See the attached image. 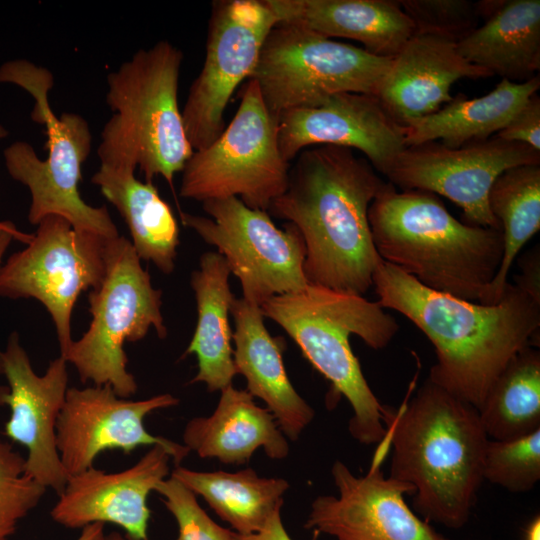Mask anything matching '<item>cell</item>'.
<instances>
[{
  "label": "cell",
  "instance_id": "14",
  "mask_svg": "<svg viewBox=\"0 0 540 540\" xmlns=\"http://www.w3.org/2000/svg\"><path fill=\"white\" fill-rule=\"evenodd\" d=\"M540 163V151L497 136L449 148L437 141L406 146L383 175L400 190L444 196L462 209L463 222L501 230L489 192L504 171Z\"/></svg>",
  "mask_w": 540,
  "mask_h": 540
},
{
  "label": "cell",
  "instance_id": "3",
  "mask_svg": "<svg viewBox=\"0 0 540 540\" xmlns=\"http://www.w3.org/2000/svg\"><path fill=\"white\" fill-rule=\"evenodd\" d=\"M389 477L414 489L423 520L449 529L469 521L483 478L489 440L479 411L429 379L399 408L385 405Z\"/></svg>",
  "mask_w": 540,
  "mask_h": 540
},
{
  "label": "cell",
  "instance_id": "42",
  "mask_svg": "<svg viewBox=\"0 0 540 540\" xmlns=\"http://www.w3.org/2000/svg\"><path fill=\"white\" fill-rule=\"evenodd\" d=\"M97 540H134L133 538L129 537L127 534H122L117 531H112L108 534H103L101 537H99Z\"/></svg>",
  "mask_w": 540,
  "mask_h": 540
},
{
  "label": "cell",
  "instance_id": "12",
  "mask_svg": "<svg viewBox=\"0 0 540 540\" xmlns=\"http://www.w3.org/2000/svg\"><path fill=\"white\" fill-rule=\"evenodd\" d=\"M108 240L49 215L27 246L0 265V296L38 300L55 325L61 356L73 342L71 315L79 295L104 279Z\"/></svg>",
  "mask_w": 540,
  "mask_h": 540
},
{
  "label": "cell",
  "instance_id": "21",
  "mask_svg": "<svg viewBox=\"0 0 540 540\" xmlns=\"http://www.w3.org/2000/svg\"><path fill=\"white\" fill-rule=\"evenodd\" d=\"M230 313L235 325L232 340L237 374L246 379V390L265 402L283 434L297 440L313 420L314 410L288 378L281 342L268 332L259 305L235 298Z\"/></svg>",
  "mask_w": 540,
  "mask_h": 540
},
{
  "label": "cell",
  "instance_id": "41",
  "mask_svg": "<svg viewBox=\"0 0 540 540\" xmlns=\"http://www.w3.org/2000/svg\"><path fill=\"white\" fill-rule=\"evenodd\" d=\"M8 135V131L4 126L0 124V139L5 138ZM0 230H7L11 231L16 234L23 233L22 231H19L15 225L10 221H0Z\"/></svg>",
  "mask_w": 540,
  "mask_h": 540
},
{
  "label": "cell",
  "instance_id": "37",
  "mask_svg": "<svg viewBox=\"0 0 540 540\" xmlns=\"http://www.w3.org/2000/svg\"><path fill=\"white\" fill-rule=\"evenodd\" d=\"M233 540H292L286 531L282 519L281 509L276 510L266 525L258 532L250 535H240L233 532Z\"/></svg>",
  "mask_w": 540,
  "mask_h": 540
},
{
  "label": "cell",
  "instance_id": "29",
  "mask_svg": "<svg viewBox=\"0 0 540 540\" xmlns=\"http://www.w3.org/2000/svg\"><path fill=\"white\" fill-rule=\"evenodd\" d=\"M488 200L503 235L502 260L481 302L494 304L504 294L521 248L540 230V163L504 171L494 181Z\"/></svg>",
  "mask_w": 540,
  "mask_h": 540
},
{
  "label": "cell",
  "instance_id": "6",
  "mask_svg": "<svg viewBox=\"0 0 540 540\" xmlns=\"http://www.w3.org/2000/svg\"><path fill=\"white\" fill-rule=\"evenodd\" d=\"M183 53L168 41L140 49L107 75L113 115L97 148L100 165L163 177L170 186L194 150L178 105Z\"/></svg>",
  "mask_w": 540,
  "mask_h": 540
},
{
  "label": "cell",
  "instance_id": "5",
  "mask_svg": "<svg viewBox=\"0 0 540 540\" xmlns=\"http://www.w3.org/2000/svg\"><path fill=\"white\" fill-rule=\"evenodd\" d=\"M264 317L282 327L303 356L349 402L350 434L362 444L380 443L386 435L385 405L370 388L353 353L350 337L374 350L386 348L399 330L378 301L309 283L273 296L260 305Z\"/></svg>",
  "mask_w": 540,
  "mask_h": 540
},
{
  "label": "cell",
  "instance_id": "22",
  "mask_svg": "<svg viewBox=\"0 0 540 540\" xmlns=\"http://www.w3.org/2000/svg\"><path fill=\"white\" fill-rule=\"evenodd\" d=\"M278 23L303 26L327 38L363 44L382 58H393L414 35L398 0H266Z\"/></svg>",
  "mask_w": 540,
  "mask_h": 540
},
{
  "label": "cell",
  "instance_id": "35",
  "mask_svg": "<svg viewBox=\"0 0 540 540\" xmlns=\"http://www.w3.org/2000/svg\"><path fill=\"white\" fill-rule=\"evenodd\" d=\"M495 136L540 151V97L533 94Z\"/></svg>",
  "mask_w": 540,
  "mask_h": 540
},
{
  "label": "cell",
  "instance_id": "28",
  "mask_svg": "<svg viewBox=\"0 0 540 540\" xmlns=\"http://www.w3.org/2000/svg\"><path fill=\"white\" fill-rule=\"evenodd\" d=\"M171 477L201 496L240 535L260 531L281 509L283 495L289 488L285 479L260 477L250 468L231 473L176 466Z\"/></svg>",
  "mask_w": 540,
  "mask_h": 540
},
{
  "label": "cell",
  "instance_id": "23",
  "mask_svg": "<svg viewBox=\"0 0 540 540\" xmlns=\"http://www.w3.org/2000/svg\"><path fill=\"white\" fill-rule=\"evenodd\" d=\"M482 22L456 44L469 63L511 82H525L540 70V1H477Z\"/></svg>",
  "mask_w": 540,
  "mask_h": 540
},
{
  "label": "cell",
  "instance_id": "10",
  "mask_svg": "<svg viewBox=\"0 0 540 540\" xmlns=\"http://www.w3.org/2000/svg\"><path fill=\"white\" fill-rule=\"evenodd\" d=\"M277 124L257 83L248 79L231 122L186 162L180 196L202 203L236 197L249 208L268 211L289 184L290 166L279 150Z\"/></svg>",
  "mask_w": 540,
  "mask_h": 540
},
{
  "label": "cell",
  "instance_id": "18",
  "mask_svg": "<svg viewBox=\"0 0 540 540\" xmlns=\"http://www.w3.org/2000/svg\"><path fill=\"white\" fill-rule=\"evenodd\" d=\"M277 140L287 162L309 147L338 146L361 151L381 174L406 147L404 127L387 113L378 98L352 92L335 94L315 107L282 113Z\"/></svg>",
  "mask_w": 540,
  "mask_h": 540
},
{
  "label": "cell",
  "instance_id": "26",
  "mask_svg": "<svg viewBox=\"0 0 540 540\" xmlns=\"http://www.w3.org/2000/svg\"><path fill=\"white\" fill-rule=\"evenodd\" d=\"M540 88V77L521 83L502 78L487 94H459L438 111L404 126L406 146L437 141L449 148L486 140L503 129L516 111Z\"/></svg>",
  "mask_w": 540,
  "mask_h": 540
},
{
  "label": "cell",
  "instance_id": "7",
  "mask_svg": "<svg viewBox=\"0 0 540 540\" xmlns=\"http://www.w3.org/2000/svg\"><path fill=\"white\" fill-rule=\"evenodd\" d=\"M0 83L13 84L28 92L34 105L31 119L44 127L46 159L31 144L15 141L3 152L9 175L25 185L31 194L28 221L37 225L49 215L65 218L77 231L112 239L119 236L106 206L93 207L79 193L81 166L91 151L92 134L79 114L52 110L48 93L54 85L52 73L25 59L4 62Z\"/></svg>",
  "mask_w": 540,
  "mask_h": 540
},
{
  "label": "cell",
  "instance_id": "27",
  "mask_svg": "<svg viewBox=\"0 0 540 540\" xmlns=\"http://www.w3.org/2000/svg\"><path fill=\"white\" fill-rule=\"evenodd\" d=\"M105 198L126 222L132 245L141 260L161 272L175 268L179 227L169 206L152 182H142L135 172L100 165L91 177Z\"/></svg>",
  "mask_w": 540,
  "mask_h": 540
},
{
  "label": "cell",
  "instance_id": "19",
  "mask_svg": "<svg viewBox=\"0 0 540 540\" xmlns=\"http://www.w3.org/2000/svg\"><path fill=\"white\" fill-rule=\"evenodd\" d=\"M170 451L153 445L128 469L107 473L94 466L70 475L50 511L51 518L69 529L93 523H112L134 540H148L151 491L169 474Z\"/></svg>",
  "mask_w": 540,
  "mask_h": 540
},
{
  "label": "cell",
  "instance_id": "20",
  "mask_svg": "<svg viewBox=\"0 0 540 540\" xmlns=\"http://www.w3.org/2000/svg\"><path fill=\"white\" fill-rule=\"evenodd\" d=\"M491 76L489 71L463 58L456 43L414 34L391 59L376 97L404 127L449 103L453 99L451 87L459 79Z\"/></svg>",
  "mask_w": 540,
  "mask_h": 540
},
{
  "label": "cell",
  "instance_id": "36",
  "mask_svg": "<svg viewBox=\"0 0 540 540\" xmlns=\"http://www.w3.org/2000/svg\"><path fill=\"white\" fill-rule=\"evenodd\" d=\"M520 273L515 275L514 285L540 303V246H534L518 260Z\"/></svg>",
  "mask_w": 540,
  "mask_h": 540
},
{
  "label": "cell",
  "instance_id": "16",
  "mask_svg": "<svg viewBox=\"0 0 540 540\" xmlns=\"http://www.w3.org/2000/svg\"><path fill=\"white\" fill-rule=\"evenodd\" d=\"M381 461L374 458L364 476L335 461L331 474L338 496L316 497L304 527L335 540H450L411 510L404 495L412 496L413 487L385 477Z\"/></svg>",
  "mask_w": 540,
  "mask_h": 540
},
{
  "label": "cell",
  "instance_id": "34",
  "mask_svg": "<svg viewBox=\"0 0 540 540\" xmlns=\"http://www.w3.org/2000/svg\"><path fill=\"white\" fill-rule=\"evenodd\" d=\"M178 525L176 540H233V530L217 524L199 505L196 495L173 477L155 488Z\"/></svg>",
  "mask_w": 540,
  "mask_h": 540
},
{
  "label": "cell",
  "instance_id": "8",
  "mask_svg": "<svg viewBox=\"0 0 540 540\" xmlns=\"http://www.w3.org/2000/svg\"><path fill=\"white\" fill-rule=\"evenodd\" d=\"M140 260L129 239L119 235L108 240L104 279L88 295L91 322L63 356L82 383L110 385L122 398L137 391L136 380L127 370L124 344L143 339L151 327L159 338L167 336L162 291L152 286Z\"/></svg>",
  "mask_w": 540,
  "mask_h": 540
},
{
  "label": "cell",
  "instance_id": "11",
  "mask_svg": "<svg viewBox=\"0 0 540 540\" xmlns=\"http://www.w3.org/2000/svg\"><path fill=\"white\" fill-rule=\"evenodd\" d=\"M209 215L181 213L182 224L217 248L240 281L243 297L261 305L267 299L299 291L309 282L304 272L306 249L297 228H278L267 211L252 209L239 198L207 200Z\"/></svg>",
  "mask_w": 540,
  "mask_h": 540
},
{
  "label": "cell",
  "instance_id": "32",
  "mask_svg": "<svg viewBox=\"0 0 540 540\" xmlns=\"http://www.w3.org/2000/svg\"><path fill=\"white\" fill-rule=\"evenodd\" d=\"M46 488L25 474V457L0 438V540H9Z\"/></svg>",
  "mask_w": 540,
  "mask_h": 540
},
{
  "label": "cell",
  "instance_id": "39",
  "mask_svg": "<svg viewBox=\"0 0 540 540\" xmlns=\"http://www.w3.org/2000/svg\"><path fill=\"white\" fill-rule=\"evenodd\" d=\"M104 523L89 524L81 529L76 540H97L104 534Z\"/></svg>",
  "mask_w": 540,
  "mask_h": 540
},
{
  "label": "cell",
  "instance_id": "15",
  "mask_svg": "<svg viewBox=\"0 0 540 540\" xmlns=\"http://www.w3.org/2000/svg\"><path fill=\"white\" fill-rule=\"evenodd\" d=\"M178 398L159 394L144 400L119 397L110 385L68 388L65 403L56 425L57 449L70 475L91 467L106 450L130 454L140 446L161 445L167 448L176 464L190 450L169 439L150 434L144 419L151 412L175 406Z\"/></svg>",
  "mask_w": 540,
  "mask_h": 540
},
{
  "label": "cell",
  "instance_id": "17",
  "mask_svg": "<svg viewBox=\"0 0 540 540\" xmlns=\"http://www.w3.org/2000/svg\"><path fill=\"white\" fill-rule=\"evenodd\" d=\"M2 357L8 386L0 387V406L10 410L4 433L26 449L25 474L60 495L69 474L58 453L56 425L68 390V362L60 355L36 374L17 332Z\"/></svg>",
  "mask_w": 540,
  "mask_h": 540
},
{
  "label": "cell",
  "instance_id": "9",
  "mask_svg": "<svg viewBox=\"0 0 540 540\" xmlns=\"http://www.w3.org/2000/svg\"><path fill=\"white\" fill-rule=\"evenodd\" d=\"M391 59L303 26L277 23L249 79L257 83L268 110L278 120L286 111L321 105L339 93L376 96Z\"/></svg>",
  "mask_w": 540,
  "mask_h": 540
},
{
  "label": "cell",
  "instance_id": "30",
  "mask_svg": "<svg viewBox=\"0 0 540 540\" xmlns=\"http://www.w3.org/2000/svg\"><path fill=\"white\" fill-rule=\"evenodd\" d=\"M478 411L489 439H514L540 429L539 348L528 347L511 359Z\"/></svg>",
  "mask_w": 540,
  "mask_h": 540
},
{
  "label": "cell",
  "instance_id": "33",
  "mask_svg": "<svg viewBox=\"0 0 540 540\" xmlns=\"http://www.w3.org/2000/svg\"><path fill=\"white\" fill-rule=\"evenodd\" d=\"M414 34L458 43L480 25L477 2L469 0H398Z\"/></svg>",
  "mask_w": 540,
  "mask_h": 540
},
{
  "label": "cell",
  "instance_id": "13",
  "mask_svg": "<svg viewBox=\"0 0 540 540\" xmlns=\"http://www.w3.org/2000/svg\"><path fill=\"white\" fill-rule=\"evenodd\" d=\"M278 23L266 0L213 3L205 58L181 111L194 151L206 148L225 128L224 112L233 93L253 73L262 46Z\"/></svg>",
  "mask_w": 540,
  "mask_h": 540
},
{
  "label": "cell",
  "instance_id": "2",
  "mask_svg": "<svg viewBox=\"0 0 540 540\" xmlns=\"http://www.w3.org/2000/svg\"><path fill=\"white\" fill-rule=\"evenodd\" d=\"M386 185L352 149L321 145L298 154L286 191L267 212L299 231L309 283L360 296L373 286L382 259L368 211Z\"/></svg>",
  "mask_w": 540,
  "mask_h": 540
},
{
  "label": "cell",
  "instance_id": "1",
  "mask_svg": "<svg viewBox=\"0 0 540 540\" xmlns=\"http://www.w3.org/2000/svg\"><path fill=\"white\" fill-rule=\"evenodd\" d=\"M372 287L384 309L402 314L433 345L427 379L478 410L511 359L539 347L540 303L509 282L499 302H472L429 289L382 260Z\"/></svg>",
  "mask_w": 540,
  "mask_h": 540
},
{
  "label": "cell",
  "instance_id": "40",
  "mask_svg": "<svg viewBox=\"0 0 540 540\" xmlns=\"http://www.w3.org/2000/svg\"><path fill=\"white\" fill-rule=\"evenodd\" d=\"M524 540H540V517L538 515L526 526Z\"/></svg>",
  "mask_w": 540,
  "mask_h": 540
},
{
  "label": "cell",
  "instance_id": "38",
  "mask_svg": "<svg viewBox=\"0 0 540 540\" xmlns=\"http://www.w3.org/2000/svg\"><path fill=\"white\" fill-rule=\"evenodd\" d=\"M13 239H16L27 245L32 239V234H26L24 232L21 234H16L11 231L0 230V265L2 264L3 255ZM1 374H3L2 351H0V375Z\"/></svg>",
  "mask_w": 540,
  "mask_h": 540
},
{
  "label": "cell",
  "instance_id": "24",
  "mask_svg": "<svg viewBox=\"0 0 540 540\" xmlns=\"http://www.w3.org/2000/svg\"><path fill=\"white\" fill-rule=\"evenodd\" d=\"M183 442L201 458H217L225 464H244L263 448L272 459L289 453L287 439L267 408L257 405L247 390L232 385L221 391L215 411L191 419Z\"/></svg>",
  "mask_w": 540,
  "mask_h": 540
},
{
  "label": "cell",
  "instance_id": "25",
  "mask_svg": "<svg viewBox=\"0 0 540 540\" xmlns=\"http://www.w3.org/2000/svg\"><path fill=\"white\" fill-rule=\"evenodd\" d=\"M230 270L217 251L201 255L199 269L190 284L197 307V323L185 355L194 354L198 371L191 383H204L210 392L232 385L237 374L229 314L235 296L229 284Z\"/></svg>",
  "mask_w": 540,
  "mask_h": 540
},
{
  "label": "cell",
  "instance_id": "4",
  "mask_svg": "<svg viewBox=\"0 0 540 540\" xmlns=\"http://www.w3.org/2000/svg\"><path fill=\"white\" fill-rule=\"evenodd\" d=\"M375 248L425 287L481 303L503 256L501 230L456 219L440 198L387 182L370 205Z\"/></svg>",
  "mask_w": 540,
  "mask_h": 540
},
{
  "label": "cell",
  "instance_id": "31",
  "mask_svg": "<svg viewBox=\"0 0 540 540\" xmlns=\"http://www.w3.org/2000/svg\"><path fill=\"white\" fill-rule=\"evenodd\" d=\"M483 478L513 493L532 490L540 480V429L514 439H489Z\"/></svg>",
  "mask_w": 540,
  "mask_h": 540
}]
</instances>
